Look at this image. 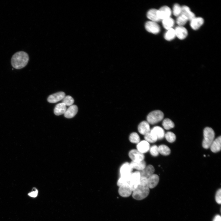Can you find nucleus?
<instances>
[{
  "instance_id": "nucleus-12",
  "label": "nucleus",
  "mask_w": 221,
  "mask_h": 221,
  "mask_svg": "<svg viewBox=\"0 0 221 221\" xmlns=\"http://www.w3.org/2000/svg\"><path fill=\"white\" fill-rule=\"evenodd\" d=\"M174 30L176 36L181 40L185 39L188 34L187 30L183 26H177Z\"/></svg>"
},
{
  "instance_id": "nucleus-38",
  "label": "nucleus",
  "mask_w": 221,
  "mask_h": 221,
  "mask_svg": "<svg viewBox=\"0 0 221 221\" xmlns=\"http://www.w3.org/2000/svg\"><path fill=\"white\" fill-rule=\"evenodd\" d=\"M38 193V191L36 189H35V190L33 191L28 193V195L33 197H36L37 196Z\"/></svg>"
},
{
  "instance_id": "nucleus-31",
  "label": "nucleus",
  "mask_w": 221,
  "mask_h": 221,
  "mask_svg": "<svg viewBox=\"0 0 221 221\" xmlns=\"http://www.w3.org/2000/svg\"><path fill=\"white\" fill-rule=\"evenodd\" d=\"M129 140L131 143L138 144L140 142V138L137 133L133 132L129 136Z\"/></svg>"
},
{
  "instance_id": "nucleus-11",
  "label": "nucleus",
  "mask_w": 221,
  "mask_h": 221,
  "mask_svg": "<svg viewBox=\"0 0 221 221\" xmlns=\"http://www.w3.org/2000/svg\"><path fill=\"white\" fill-rule=\"evenodd\" d=\"M133 169L130 164L128 163H124L121 167L120 169V173L121 176H127L130 175L132 173Z\"/></svg>"
},
{
  "instance_id": "nucleus-18",
  "label": "nucleus",
  "mask_w": 221,
  "mask_h": 221,
  "mask_svg": "<svg viewBox=\"0 0 221 221\" xmlns=\"http://www.w3.org/2000/svg\"><path fill=\"white\" fill-rule=\"evenodd\" d=\"M132 190L128 186H123L119 187L118 193L119 195L123 197H129L132 193Z\"/></svg>"
},
{
  "instance_id": "nucleus-22",
  "label": "nucleus",
  "mask_w": 221,
  "mask_h": 221,
  "mask_svg": "<svg viewBox=\"0 0 221 221\" xmlns=\"http://www.w3.org/2000/svg\"><path fill=\"white\" fill-rule=\"evenodd\" d=\"M66 106L63 103H61L58 104L54 109V114L57 116H60L64 114L66 109Z\"/></svg>"
},
{
  "instance_id": "nucleus-15",
  "label": "nucleus",
  "mask_w": 221,
  "mask_h": 221,
  "mask_svg": "<svg viewBox=\"0 0 221 221\" xmlns=\"http://www.w3.org/2000/svg\"><path fill=\"white\" fill-rule=\"evenodd\" d=\"M78 110V108L77 105H73L69 107L66 109L64 114V116L67 118H71L75 116Z\"/></svg>"
},
{
  "instance_id": "nucleus-23",
  "label": "nucleus",
  "mask_w": 221,
  "mask_h": 221,
  "mask_svg": "<svg viewBox=\"0 0 221 221\" xmlns=\"http://www.w3.org/2000/svg\"><path fill=\"white\" fill-rule=\"evenodd\" d=\"M181 14L185 15L188 20L190 21L195 17L194 14L191 11L189 7L186 6H183L182 7Z\"/></svg>"
},
{
  "instance_id": "nucleus-2",
  "label": "nucleus",
  "mask_w": 221,
  "mask_h": 221,
  "mask_svg": "<svg viewBox=\"0 0 221 221\" xmlns=\"http://www.w3.org/2000/svg\"><path fill=\"white\" fill-rule=\"evenodd\" d=\"M150 189L146 185L139 184L132 191V197L135 200L141 201L143 200L149 195Z\"/></svg>"
},
{
  "instance_id": "nucleus-27",
  "label": "nucleus",
  "mask_w": 221,
  "mask_h": 221,
  "mask_svg": "<svg viewBox=\"0 0 221 221\" xmlns=\"http://www.w3.org/2000/svg\"><path fill=\"white\" fill-rule=\"evenodd\" d=\"M158 150L159 153L165 156L169 155L171 152L170 148L165 145H162L159 146Z\"/></svg>"
},
{
  "instance_id": "nucleus-36",
  "label": "nucleus",
  "mask_w": 221,
  "mask_h": 221,
  "mask_svg": "<svg viewBox=\"0 0 221 221\" xmlns=\"http://www.w3.org/2000/svg\"><path fill=\"white\" fill-rule=\"evenodd\" d=\"M150 154L153 157H157L159 155L158 147L156 145H154L150 147Z\"/></svg>"
},
{
  "instance_id": "nucleus-20",
  "label": "nucleus",
  "mask_w": 221,
  "mask_h": 221,
  "mask_svg": "<svg viewBox=\"0 0 221 221\" xmlns=\"http://www.w3.org/2000/svg\"><path fill=\"white\" fill-rule=\"evenodd\" d=\"M147 17L151 21L157 22L161 20L159 18L158 15V10L152 9L149 10L147 13Z\"/></svg>"
},
{
  "instance_id": "nucleus-24",
  "label": "nucleus",
  "mask_w": 221,
  "mask_h": 221,
  "mask_svg": "<svg viewBox=\"0 0 221 221\" xmlns=\"http://www.w3.org/2000/svg\"><path fill=\"white\" fill-rule=\"evenodd\" d=\"M132 168L140 171L143 170L146 167V163L144 161L138 162L132 161L130 163Z\"/></svg>"
},
{
  "instance_id": "nucleus-29",
  "label": "nucleus",
  "mask_w": 221,
  "mask_h": 221,
  "mask_svg": "<svg viewBox=\"0 0 221 221\" xmlns=\"http://www.w3.org/2000/svg\"><path fill=\"white\" fill-rule=\"evenodd\" d=\"M188 21L187 18L184 15L181 14L177 18L176 23L179 26H183L186 24Z\"/></svg>"
},
{
  "instance_id": "nucleus-16",
  "label": "nucleus",
  "mask_w": 221,
  "mask_h": 221,
  "mask_svg": "<svg viewBox=\"0 0 221 221\" xmlns=\"http://www.w3.org/2000/svg\"><path fill=\"white\" fill-rule=\"evenodd\" d=\"M149 124L147 121H143L141 122L138 126V130L140 133L145 136L150 131Z\"/></svg>"
},
{
  "instance_id": "nucleus-37",
  "label": "nucleus",
  "mask_w": 221,
  "mask_h": 221,
  "mask_svg": "<svg viewBox=\"0 0 221 221\" xmlns=\"http://www.w3.org/2000/svg\"><path fill=\"white\" fill-rule=\"evenodd\" d=\"M221 189H220L217 191L215 196L216 201L218 204H220L221 203Z\"/></svg>"
},
{
  "instance_id": "nucleus-13",
  "label": "nucleus",
  "mask_w": 221,
  "mask_h": 221,
  "mask_svg": "<svg viewBox=\"0 0 221 221\" xmlns=\"http://www.w3.org/2000/svg\"><path fill=\"white\" fill-rule=\"evenodd\" d=\"M204 20L202 17H195L190 21V26L194 30H197L203 24Z\"/></svg>"
},
{
  "instance_id": "nucleus-25",
  "label": "nucleus",
  "mask_w": 221,
  "mask_h": 221,
  "mask_svg": "<svg viewBox=\"0 0 221 221\" xmlns=\"http://www.w3.org/2000/svg\"><path fill=\"white\" fill-rule=\"evenodd\" d=\"M163 27L167 30L172 28L174 24V21L172 18H169L163 20Z\"/></svg>"
},
{
  "instance_id": "nucleus-30",
  "label": "nucleus",
  "mask_w": 221,
  "mask_h": 221,
  "mask_svg": "<svg viewBox=\"0 0 221 221\" xmlns=\"http://www.w3.org/2000/svg\"><path fill=\"white\" fill-rule=\"evenodd\" d=\"M162 124L164 128L167 130L173 128L175 126L174 123L168 118H166L163 120Z\"/></svg>"
},
{
  "instance_id": "nucleus-26",
  "label": "nucleus",
  "mask_w": 221,
  "mask_h": 221,
  "mask_svg": "<svg viewBox=\"0 0 221 221\" xmlns=\"http://www.w3.org/2000/svg\"><path fill=\"white\" fill-rule=\"evenodd\" d=\"M130 176H120L117 182V186L119 187L123 186H130Z\"/></svg>"
},
{
  "instance_id": "nucleus-1",
  "label": "nucleus",
  "mask_w": 221,
  "mask_h": 221,
  "mask_svg": "<svg viewBox=\"0 0 221 221\" xmlns=\"http://www.w3.org/2000/svg\"><path fill=\"white\" fill-rule=\"evenodd\" d=\"M29 60L28 54L24 51H19L12 56L11 64L13 67L16 69H20L25 67Z\"/></svg>"
},
{
  "instance_id": "nucleus-39",
  "label": "nucleus",
  "mask_w": 221,
  "mask_h": 221,
  "mask_svg": "<svg viewBox=\"0 0 221 221\" xmlns=\"http://www.w3.org/2000/svg\"><path fill=\"white\" fill-rule=\"evenodd\" d=\"M213 221H221V217L220 215H217L214 217Z\"/></svg>"
},
{
  "instance_id": "nucleus-10",
  "label": "nucleus",
  "mask_w": 221,
  "mask_h": 221,
  "mask_svg": "<svg viewBox=\"0 0 221 221\" xmlns=\"http://www.w3.org/2000/svg\"><path fill=\"white\" fill-rule=\"evenodd\" d=\"M150 132L157 137L158 140H161L165 137V131L163 128L160 127H154L150 130Z\"/></svg>"
},
{
  "instance_id": "nucleus-21",
  "label": "nucleus",
  "mask_w": 221,
  "mask_h": 221,
  "mask_svg": "<svg viewBox=\"0 0 221 221\" xmlns=\"http://www.w3.org/2000/svg\"><path fill=\"white\" fill-rule=\"evenodd\" d=\"M211 150L213 153H216L221 150V137L219 136L214 140L210 147Z\"/></svg>"
},
{
  "instance_id": "nucleus-32",
  "label": "nucleus",
  "mask_w": 221,
  "mask_h": 221,
  "mask_svg": "<svg viewBox=\"0 0 221 221\" xmlns=\"http://www.w3.org/2000/svg\"><path fill=\"white\" fill-rule=\"evenodd\" d=\"M62 101V103L69 107L73 105L74 101L73 98L70 96H65Z\"/></svg>"
},
{
  "instance_id": "nucleus-17",
  "label": "nucleus",
  "mask_w": 221,
  "mask_h": 221,
  "mask_svg": "<svg viewBox=\"0 0 221 221\" xmlns=\"http://www.w3.org/2000/svg\"><path fill=\"white\" fill-rule=\"evenodd\" d=\"M154 171L155 169L154 167L151 165H149L146 166L143 170L139 171L141 177H144L148 178L153 174Z\"/></svg>"
},
{
  "instance_id": "nucleus-9",
  "label": "nucleus",
  "mask_w": 221,
  "mask_h": 221,
  "mask_svg": "<svg viewBox=\"0 0 221 221\" xmlns=\"http://www.w3.org/2000/svg\"><path fill=\"white\" fill-rule=\"evenodd\" d=\"M159 180V176L156 174H153L147 178V186L149 189L153 188L158 185Z\"/></svg>"
},
{
  "instance_id": "nucleus-14",
  "label": "nucleus",
  "mask_w": 221,
  "mask_h": 221,
  "mask_svg": "<svg viewBox=\"0 0 221 221\" xmlns=\"http://www.w3.org/2000/svg\"><path fill=\"white\" fill-rule=\"evenodd\" d=\"M65 96V94L64 92H59L50 95L48 99V101L50 103H56L62 100Z\"/></svg>"
},
{
  "instance_id": "nucleus-34",
  "label": "nucleus",
  "mask_w": 221,
  "mask_h": 221,
  "mask_svg": "<svg viewBox=\"0 0 221 221\" xmlns=\"http://www.w3.org/2000/svg\"><path fill=\"white\" fill-rule=\"evenodd\" d=\"M165 137L169 143H172L176 140V136L173 132L169 131L165 134Z\"/></svg>"
},
{
  "instance_id": "nucleus-33",
  "label": "nucleus",
  "mask_w": 221,
  "mask_h": 221,
  "mask_svg": "<svg viewBox=\"0 0 221 221\" xmlns=\"http://www.w3.org/2000/svg\"><path fill=\"white\" fill-rule=\"evenodd\" d=\"M145 140L149 143H154L158 140L157 137L151 133L150 131L144 136Z\"/></svg>"
},
{
  "instance_id": "nucleus-3",
  "label": "nucleus",
  "mask_w": 221,
  "mask_h": 221,
  "mask_svg": "<svg viewBox=\"0 0 221 221\" xmlns=\"http://www.w3.org/2000/svg\"><path fill=\"white\" fill-rule=\"evenodd\" d=\"M204 140L203 142V146L205 149L209 148L214 140L215 132L213 129L210 127L205 128L203 131Z\"/></svg>"
},
{
  "instance_id": "nucleus-4",
  "label": "nucleus",
  "mask_w": 221,
  "mask_h": 221,
  "mask_svg": "<svg viewBox=\"0 0 221 221\" xmlns=\"http://www.w3.org/2000/svg\"><path fill=\"white\" fill-rule=\"evenodd\" d=\"M164 116L163 113L161 110H154L149 113L147 116V121L149 124H156L162 120Z\"/></svg>"
},
{
  "instance_id": "nucleus-8",
  "label": "nucleus",
  "mask_w": 221,
  "mask_h": 221,
  "mask_svg": "<svg viewBox=\"0 0 221 221\" xmlns=\"http://www.w3.org/2000/svg\"><path fill=\"white\" fill-rule=\"evenodd\" d=\"M172 11L170 8L167 6H164L158 10V15L161 20L170 17Z\"/></svg>"
},
{
  "instance_id": "nucleus-28",
  "label": "nucleus",
  "mask_w": 221,
  "mask_h": 221,
  "mask_svg": "<svg viewBox=\"0 0 221 221\" xmlns=\"http://www.w3.org/2000/svg\"><path fill=\"white\" fill-rule=\"evenodd\" d=\"M175 37L176 35L175 30L172 28L168 30L164 35L165 39L168 41L173 40Z\"/></svg>"
},
{
  "instance_id": "nucleus-5",
  "label": "nucleus",
  "mask_w": 221,
  "mask_h": 221,
  "mask_svg": "<svg viewBox=\"0 0 221 221\" xmlns=\"http://www.w3.org/2000/svg\"><path fill=\"white\" fill-rule=\"evenodd\" d=\"M141 177L139 171L132 173L130 177V186L132 191L139 185Z\"/></svg>"
},
{
  "instance_id": "nucleus-35",
  "label": "nucleus",
  "mask_w": 221,
  "mask_h": 221,
  "mask_svg": "<svg viewBox=\"0 0 221 221\" xmlns=\"http://www.w3.org/2000/svg\"><path fill=\"white\" fill-rule=\"evenodd\" d=\"M182 7L178 4H176L174 5L173 13L175 16L178 17L181 14Z\"/></svg>"
},
{
  "instance_id": "nucleus-7",
  "label": "nucleus",
  "mask_w": 221,
  "mask_h": 221,
  "mask_svg": "<svg viewBox=\"0 0 221 221\" xmlns=\"http://www.w3.org/2000/svg\"><path fill=\"white\" fill-rule=\"evenodd\" d=\"M145 27L147 31L154 34H158L160 31V27L157 23L152 21H147Z\"/></svg>"
},
{
  "instance_id": "nucleus-19",
  "label": "nucleus",
  "mask_w": 221,
  "mask_h": 221,
  "mask_svg": "<svg viewBox=\"0 0 221 221\" xmlns=\"http://www.w3.org/2000/svg\"><path fill=\"white\" fill-rule=\"evenodd\" d=\"M137 147L138 151L144 153L149 150L150 146L149 143L145 140H143L137 144Z\"/></svg>"
},
{
  "instance_id": "nucleus-6",
  "label": "nucleus",
  "mask_w": 221,
  "mask_h": 221,
  "mask_svg": "<svg viewBox=\"0 0 221 221\" xmlns=\"http://www.w3.org/2000/svg\"><path fill=\"white\" fill-rule=\"evenodd\" d=\"M128 155L132 161L134 162L142 161L144 160L145 158L144 154L136 149H132L130 150L129 153Z\"/></svg>"
}]
</instances>
